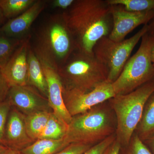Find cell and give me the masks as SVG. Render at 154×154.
<instances>
[{"label": "cell", "mask_w": 154, "mask_h": 154, "mask_svg": "<svg viewBox=\"0 0 154 154\" xmlns=\"http://www.w3.org/2000/svg\"><path fill=\"white\" fill-rule=\"evenodd\" d=\"M62 14L77 49L88 54H93L96 42L109 36L113 27L106 0H75Z\"/></svg>", "instance_id": "obj_1"}, {"label": "cell", "mask_w": 154, "mask_h": 154, "mask_svg": "<svg viewBox=\"0 0 154 154\" xmlns=\"http://www.w3.org/2000/svg\"><path fill=\"white\" fill-rule=\"evenodd\" d=\"M30 46L40 62L56 71L77 49L62 14L51 15L42 24Z\"/></svg>", "instance_id": "obj_2"}, {"label": "cell", "mask_w": 154, "mask_h": 154, "mask_svg": "<svg viewBox=\"0 0 154 154\" xmlns=\"http://www.w3.org/2000/svg\"><path fill=\"white\" fill-rule=\"evenodd\" d=\"M116 127L115 113L108 100L72 116L63 139L68 145L81 143L94 146L115 134Z\"/></svg>", "instance_id": "obj_3"}, {"label": "cell", "mask_w": 154, "mask_h": 154, "mask_svg": "<svg viewBox=\"0 0 154 154\" xmlns=\"http://www.w3.org/2000/svg\"><path fill=\"white\" fill-rule=\"evenodd\" d=\"M154 92V81L132 92L109 99L117 122L116 140L121 146L128 144L140 121L147 100Z\"/></svg>", "instance_id": "obj_4"}, {"label": "cell", "mask_w": 154, "mask_h": 154, "mask_svg": "<svg viewBox=\"0 0 154 154\" xmlns=\"http://www.w3.org/2000/svg\"><path fill=\"white\" fill-rule=\"evenodd\" d=\"M57 72L64 87L85 91L107 82L108 76V69L94 53L77 49Z\"/></svg>", "instance_id": "obj_5"}, {"label": "cell", "mask_w": 154, "mask_h": 154, "mask_svg": "<svg viewBox=\"0 0 154 154\" xmlns=\"http://www.w3.org/2000/svg\"><path fill=\"white\" fill-rule=\"evenodd\" d=\"M154 37L148 32L141 38L136 52L127 61L121 74L112 83L116 95H124L154 81V64L151 52Z\"/></svg>", "instance_id": "obj_6"}, {"label": "cell", "mask_w": 154, "mask_h": 154, "mask_svg": "<svg viewBox=\"0 0 154 154\" xmlns=\"http://www.w3.org/2000/svg\"><path fill=\"white\" fill-rule=\"evenodd\" d=\"M148 29L147 24L143 25L130 38L122 41H114L107 36L102 37L96 42L93 53L108 69L107 82L113 83L118 78L133 50Z\"/></svg>", "instance_id": "obj_7"}, {"label": "cell", "mask_w": 154, "mask_h": 154, "mask_svg": "<svg viewBox=\"0 0 154 154\" xmlns=\"http://www.w3.org/2000/svg\"><path fill=\"white\" fill-rule=\"evenodd\" d=\"M63 95L66 107L72 116L85 113L116 96L112 83L108 82L88 91L63 86Z\"/></svg>", "instance_id": "obj_8"}, {"label": "cell", "mask_w": 154, "mask_h": 154, "mask_svg": "<svg viewBox=\"0 0 154 154\" xmlns=\"http://www.w3.org/2000/svg\"><path fill=\"white\" fill-rule=\"evenodd\" d=\"M113 27L108 37L115 42L124 40L128 34L141 25L148 24L154 18V10L146 12L127 11L119 5H110Z\"/></svg>", "instance_id": "obj_9"}, {"label": "cell", "mask_w": 154, "mask_h": 154, "mask_svg": "<svg viewBox=\"0 0 154 154\" xmlns=\"http://www.w3.org/2000/svg\"><path fill=\"white\" fill-rule=\"evenodd\" d=\"M7 99L12 107L25 115L41 111H52L47 98L32 86L11 87Z\"/></svg>", "instance_id": "obj_10"}, {"label": "cell", "mask_w": 154, "mask_h": 154, "mask_svg": "<svg viewBox=\"0 0 154 154\" xmlns=\"http://www.w3.org/2000/svg\"><path fill=\"white\" fill-rule=\"evenodd\" d=\"M31 36L19 46L0 70L11 87L28 85V49Z\"/></svg>", "instance_id": "obj_11"}, {"label": "cell", "mask_w": 154, "mask_h": 154, "mask_svg": "<svg viewBox=\"0 0 154 154\" xmlns=\"http://www.w3.org/2000/svg\"><path fill=\"white\" fill-rule=\"evenodd\" d=\"M47 2L36 0L25 12L18 17L8 20L0 27V32L6 36L17 39H24L30 36V28L46 6Z\"/></svg>", "instance_id": "obj_12"}, {"label": "cell", "mask_w": 154, "mask_h": 154, "mask_svg": "<svg viewBox=\"0 0 154 154\" xmlns=\"http://www.w3.org/2000/svg\"><path fill=\"white\" fill-rule=\"evenodd\" d=\"M25 116L19 110L12 107L6 124L4 146L11 149L21 151L34 142L27 133Z\"/></svg>", "instance_id": "obj_13"}, {"label": "cell", "mask_w": 154, "mask_h": 154, "mask_svg": "<svg viewBox=\"0 0 154 154\" xmlns=\"http://www.w3.org/2000/svg\"><path fill=\"white\" fill-rule=\"evenodd\" d=\"M40 63L47 81V99L50 107L54 114L69 125L71 121L72 116L67 110L64 102L63 85L61 79L57 71L43 63Z\"/></svg>", "instance_id": "obj_14"}, {"label": "cell", "mask_w": 154, "mask_h": 154, "mask_svg": "<svg viewBox=\"0 0 154 154\" xmlns=\"http://www.w3.org/2000/svg\"><path fill=\"white\" fill-rule=\"evenodd\" d=\"M28 85L36 88L47 98L48 88L41 63L30 46L28 49Z\"/></svg>", "instance_id": "obj_15"}, {"label": "cell", "mask_w": 154, "mask_h": 154, "mask_svg": "<svg viewBox=\"0 0 154 154\" xmlns=\"http://www.w3.org/2000/svg\"><path fill=\"white\" fill-rule=\"evenodd\" d=\"M143 142L154 135V92L147 100L134 132Z\"/></svg>", "instance_id": "obj_16"}, {"label": "cell", "mask_w": 154, "mask_h": 154, "mask_svg": "<svg viewBox=\"0 0 154 154\" xmlns=\"http://www.w3.org/2000/svg\"><path fill=\"white\" fill-rule=\"evenodd\" d=\"M68 146L63 138L38 139L21 151L23 154H56Z\"/></svg>", "instance_id": "obj_17"}, {"label": "cell", "mask_w": 154, "mask_h": 154, "mask_svg": "<svg viewBox=\"0 0 154 154\" xmlns=\"http://www.w3.org/2000/svg\"><path fill=\"white\" fill-rule=\"evenodd\" d=\"M51 112L52 111H41L25 115V126L27 133L33 141L39 138L47 124Z\"/></svg>", "instance_id": "obj_18"}, {"label": "cell", "mask_w": 154, "mask_h": 154, "mask_svg": "<svg viewBox=\"0 0 154 154\" xmlns=\"http://www.w3.org/2000/svg\"><path fill=\"white\" fill-rule=\"evenodd\" d=\"M68 125L52 112L50 113L47 124L38 139L59 140L66 134Z\"/></svg>", "instance_id": "obj_19"}, {"label": "cell", "mask_w": 154, "mask_h": 154, "mask_svg": "<svg viewBox=\"0 0 154 154\" xmlns=\"http://www.w3.org/2000/svg\"><path fill=\"white\" fill-rule=\"evenodd\" d=\"M36 0H0V8L7 21L18 17L30 8Z\"/></svg>", "instance_id": "obj_20"}, {"label": "cell", "mask_w": 154, "mask_h": 154, "mask_svg": "<svg viewBox=\"0 0 154 154\" xmlns=\"http://www.w3.org/2000/svg\"><path fill=\"white\" fill-rule=\"evenodd\" d=\"M26 38H11L0 32V70L5 66L15 51Z\"/></svg>", "instance_id": "obj_21"}, {"label": "cell", "mask_w": 154, "mask_h": 154, "mask_svg": "<svg viewBox=\"0 0 154 154\" xmlns=\"http://www.w3.org/2000/svg\"><path fill=\"white\" fill-rule=\"evenodd\" d=\"M110 5H119L127 11L142 12L154 10V0H106Z\"/></svg>", "instance_id": "obj_22"}, {"label": "cell", "mask_w": 154, "mask_h": 154, "mask_svg": "<svg viewBox=\"0 0 154 154\" xmlns=\"http://www.w3.org/2000/svg\"><path fill=\"white\" fill-rule=\"evenodd\" d=\"M119 154H152L143 142L134 133L128 144L121 146Z\"/></svg>", "instance_id": "obj_23"}, {"label": "cell", "mask_w": 154, "mask_h": 154, "mask_svg": "<svg viewBox=\"0 0 154 154\" xmlns=\"http://www.w3.org/2000/svg\"><path fill=\"white\" fill-rule=\"evenodd\" d=\"M11 108L12 106L8 99L0 102V144L3 145L6 124Z\"/></svg>", "instance_id": "obj_24"}, {"label": "cell", "mask_w": 154, "mask_h": 154, "mask_svg": "<svg viewBox=\"0 0 154 154\" xmlns=\"http://www.w3.org/2000/svg\"><path fill=\"white\" fill-rule=\"evenodd\" d=\"M115 139L116 134H114L99 143L93 146L83 154H102L107 147Z\"/></svg>", "instance_id": "obj_25"}, {"label": "cell", "mask_w": 154, "mask_h": 154, "mask_svg": "<svg viewBox=\"0 0 154 154\" xmlns=\"http://www.w3.org/2000/svg\"><path fill=\"white\" fill-rule=\"evenodd\" d=\"M93 146L85 144L72 143L56 154H83Z\"/></svg>", "instance_id": "obj_26"}, {"label": "cell", "mask_w": 154, "mask_h": 154, "mask_svg": "<svg viewBox=\"0 0 154 154\" xmlns=\"http://www.w3.org/2000/svg\"><path fill=\"white\" fill-rule=\"evenodd\" d=\"M11 87L5 77L0 72V102L5 101L7 99Z\"/></svg>", "instance_id": "obj_27"}, {"label": "cell", "mask_w": 154, "mask_h": 154, "mask_svg": "<svg viewBox=\"0 0 154 154\" xmlns=\"http://www.w3.org/2000/svg\"><path fill=\"white\" fill-rule=\"evenodd\" d=\"M75 0H54L51 3L53 8L66 10L73 5Z\"/></svg>", "instance_id": "obj_28"}, {"label": "cell", "mask_w": 154, "mask_h": 154, "mask_svg": "<svg viewBox=\"0 0 154 154\" xmlns=\"http://www.w3.org/2000/svg\"><path fill=\"white\" fill-rule=\"evenodd\" d=\"M121 146L116 139L108 146L102 154H119Z\"/></svg>", "instance_id": "obj_29"}, {"label": "cell", "mask_w": 154, "mask_h": 154, "mask_svg": "<svg viewBox=\"0 0 154 154\" xmlns=\"http://www.w3.org/2000/svg\"><path fill=\"white\" fill-rule=\"evenodd\" d=\"M152 154H154V135L148 140L143 142Z\"/></svg>", "instance_id": "obj_30"}, {"label": "cell", "mask_w": 154, "mask_h": 154, "mask_svg": "<svg viewBox=\"0 0 154 154\" xmlns=\"http://www.w3.org/2000/svg\"><path fill=\"white\" fill-rule=\"evenodd\" d=\"M148 26V33L154 37V18L149 23Z\"/></svg>", "instance_id": "obj_31"}, {"label": "cell", "mask_w": 154, "mask_h": 154, "mask_svg": "<svg viewBox=\"0 0 154 154\" xmlns=\"http://www.w3.org/2000/svg\"><path fill=\"white\" fill-rule=\"evenodd\" d=\"M7 21V19L4 17V14L2 12V10L0 8V27L3 26Z\"/></svg>", "instance_id": "obj_32"}, {"label": "cell", "mask_w": 154, "mask_h": 154, "mask_svg": "<svg viewBox=\"0 0 154 154\" xmlns=\"http://www.w3.org/2000/svg\"><path fill=\"white\" fill-rule=\"evenodd\" d=\"M9 148L0 144V154H6L9 150Z\"/></svg>", "instance_id": "obj_33"}, {"label": "cell", "mask_w": 154, "mask_h": 154, "mask_svg": "<svg viewBox=\"0 0 154 154\" xmlns=\"http://www.w3.org/2000/svg\"><path fill=\"white\" fill-rule=\"evenodd\" d=\"M6 154H23L22 153V152L20 151L16 150L11 149H9L8 152L6 153Z\"/></svg>", "instance_id": "obj_34"}, {"label": "cell", "mask_w": 154, "mask_h": 154, "mask_svg": "<svg viewBox=\"0 0 154 154\" xmlns=\"http://www.w3.org/2000/svg\"><path fill=\"white\" fill-rule=\"evenodd\" d=\"M151 56L152 62L154 64V42L152 48Z\"/></svg>", "instance_id": "obj_35"}]
</instances>
